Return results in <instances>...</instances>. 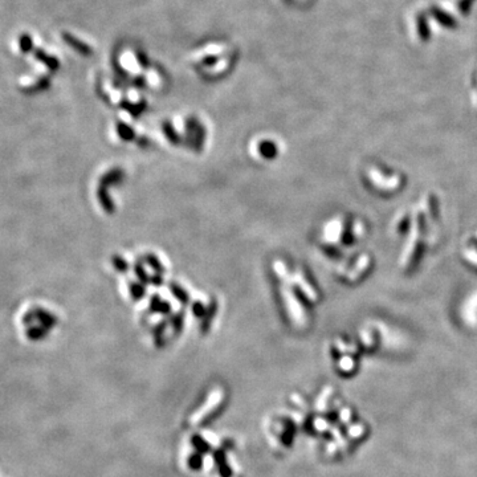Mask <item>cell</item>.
<instances>
[{"instance_id":"obj_5","label":"cell","mask_w":477,"mask_h":477,"mask_svg":"<svg viewBox=\"0 0 477 477\" xmlns=\"http://www.w3.org/2000/svg\"><path fill=\"white\" fill-rule=\"evenodd\" d=\"M19 47L24 53H28L33 48V40L28 33H24L19 37Z\"/></svg>"},{"instance_id":"obj_1","label":"cell","mask_w":477,"mask_h":477,"mask_svg":"<svg viewBox=\"0 0 477 477\" xmlns=\"http://www.w3.org/2000/svg\"><path fill=\"white\" fill-rule=\"evenodd\" d=\"M429 13H431V16L434 19H436L439 24H442L443 27H447V28H456L458 27V21L453 19V17L447 13L445 11H443L442 8H439V7H431L429 8Z\"/></svg>"},{"instance_id":"obj_2","label":"cell","mask_w":477,"mask_h":477,"mask_svg":"<svg viewBox=\"0 0 477 477\" xmlns=\"http://www.w3.org/2000/svg\"><path fill=\"white\" fill-rule=\"evenodd\" d=\"M62 39L65 40V42L68 44L69 47H72L73 49H76L78 53H81L84 56H90L92 55V48L88 46V44H85L84 41H81L80 39H77L76 36L71 35L68 32L62 33Z\"/></svg>"},{"instance_id":"obj_3","label":"cell","mask_w":477,"mask_h":477,"mask_svg":"<svg viewBox=\"0 0 477 477\" xmlns=\"http://www.w3.org/2000/svg\"><path fill=\"white\" fill-rule=\"evenodd\" d=\"M416 27H418V33L419 37L424 41L429 39V27H428V21L425 19V16L423 13L418 15L416 17Z\"/></svg>"},{"instance_id":"obj_7","label":"cell","mask_w":477,"mask_h":477,"mask_svg":"<svg viewBox=\"0 0 477 477\" xmlns=\"http://www.w3.org/2000/svg\"><path fill=\"white\" fill-rule=\"evenodd\" d=\"M215 61H216V57H208V59H206L203 62H205L206 65H211L212 62H215Z\"/></svg>"},{"instance_id":"obj_4","label":"cell","mask_w":477,"mask_h":477,"mask_svg":"<svg viewBox=\"0 0 477 477\" xmlns=\"http://www.w3.org/2000/svg\"><path fill=\"white\" fill-rule=\"evenodd\" d=\"M35 56H36V59L40 60L42 64H46L49 69L55 71V69L59 68V61H57L55 57H52V56L46 55V52H41L40 49H37V51H36Z\"/></svg>"},{"instance_id":"obj_6","label":"cell","mask_w":477,"mask_h":477,"mask_svg":"<svg viewBox=\"0 0 477 477\" xmlns=\"http://www.w3.org/2000/svg\"><path fill=\"white\" fill-rule=\"evenodd\" d=\"M474 0H459L458 7L459 11H460L463 15H468L469 13V10H471L472 4H473Z\"/></svg>"}]
</instances>
